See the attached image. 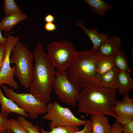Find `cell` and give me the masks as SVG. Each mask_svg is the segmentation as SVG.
<instances>
[{
  "label": "cell",
  "instance_id": "cell-1",
  "mask_svg": "<svg viewBox=\"0 0 133 133\" xmlns=\"http://www.w3.org/2000/svg\"><path fill=\"white\" fill-rule=\"evenodd\" d=\"M33 54L35 64L29 88L30 93L47 104L50 101L56 68L45 53L41 43H37Z\"/></svg>",
  "mask_w": 133,
  "mask_h": 133
},
{
  "label": "cell",
  "instance_id": "cell-2",
  "mask_svg": "<svg viewBox=\"0 0 133 133\" xmlns=\"http://www.w3.org/2000/svg\"><path fill=\"white\" fill-rule=\"evenodd\" d=\"M78 101V111L86 115L103 114L116 118L113 110L117 101L116 90L96 84L82 89Z\"/></svg>",
  "mask_w": 133,
  "mask_h": 133
},
{
  "label": "cell",
  "instance_id": "cell-3",
  "mask_svg": "<svg viewBox=\"0 0 133 133\" xmlns=\"http://www.w3.org/2000/svg\"><path fill=\"white\" fill-rule=\"evenodd\" d=\"M99 53L92 49L84 51H77L66 70V74L69 80L80 90L96 84V60Z\"/></svg>",
  "mask_w": 133,
  "mask_h": 133
},
{
  "label": "cell",
  "instance_id": "cell-4",
  "mask_svg": "<svg viewBox=\"0 0 133 133\" xmlns=\"http://www.w3.org/2000/svg\"><path fill=\"white\" fill-rule=\"evenodd\" d=\"M33 53L20 42L12 49L10 59L11 65L14 64L15 75L21 85L29 88L31 83L34 66Z\"/></svg>",
  "mask_w": 133,
  "mask_h": 133
},
{
  "label": "cell",
  "instance_id": "cell-5",
  "mask_svg": "<svg viewBox=\"0 0 133 133\" xmlns=\"http://www.w3.org/2000/svg\"><path fill=\"white\" fill-rule=\"evenodd\" d=\"M47 105L46 112L43 118L50 121V128L62 126L79 127L84 125L88 121L76 117L69 109L62 106L57 101H50Z\"/></svg>",
  "mask_w": 133,
  "mask_h": 133
},
{
  "label": "cell",
  "instance_id": "cell-6",
  "mask_svg": "<svg viewBox=\"0 0 133 133\" xmlns=\"http://www.w3.org/2000/svg\"><path fill=\"white\" fill-rule=\"evenodd\" d=\"M1 87L6 96L28 114L30 118L35 119L40 115L46 113L47 104L31 94L17 93L12 88L6 85H3Z\"/></svg>",
  "mask_w": 133,
  "mask_h": 133
},
{
  "label": "cell",
  "instance_id": "cell-7",
  "mask_svg": "<svg viewBox=\"0 0 133 133\" xmlns=\"http://www.w3.org/2000/svg\"><path fill=\"white\" fill-rule=\"evenodd\" d=\"M47 54L57 70L66 71L77 50L74 45L66 41H55L49 44Z\"/></svg>",
  "mask_w": 133,
  "mask_h": 133
},
{
  "label": "cell",
  "instance_id": "cell-8",
  "mask_svg": "<svg viewBox=\"0 0 133 133\" xmlns=\"http://www.w3.org/2000/svg\"><path fill=\"white\" fill-rule=\"evenodd\" d=\"M52 88L60 101L71 106L76 105L79 98L80 90L69 80L66 71H55Z\"/></svg>",
  "mask_w": 133,
  "mask_h": 133
},
{
  "label": "cell",
  "instance_id": "cell-9",
  "mask_svg": "<svg viewBox=\"0 0 133 133\" xmlns=\"http://www.w3.org/2000/svg\"><path fill=\"white\" fill-rule=\"evenodd\" d=\"M6 38L7 41L5 44V57L0 72V87L5 84L17 90L18 86L14 78L16 67L14 66L11 67L10 59L12 50L19 42V38L18 36H15L10 34L7 35Z\"/></svg>",
  "mask_w": 133,
  "mask_h": 133
},
{
  "label": "cell",
  "instance_id": "cell-10",
  "mask_svg": "<svg viewBox=\"0 0 133 133\" xmlns=\"http://www.w3.org/2000/svg\"><path fill=\"white\" fill-rule=\"evenodd\" d=\"M113 110L117 117L116 121L121 125L133 121V99L128 95L117 100Z\"/></svg>",
  "mask_w": 133,
  "mask_h": 133
},
{
  "label": "cell",
  "instance_id": "cell-11",
  "mask_svg": "<svg viewBox=\"0 0 133 133\" xmlns=\"http://www.w3.org/2000/svg\"><path fill=\"white\" fill-rule=\"evenodd\" d=\"M75 24L81 28L88 36L92 42L93 45V50H97L101 45L109 38L107 34L100 33L95 28L90 29L86 28L81 20L76 21Z\"/></svg>",
  "mask_w": 133,
  "mask_h": 133
},
{
  "label": "cell",
  "instance_id": "cell-12",
  "mask_svg": "<svg viewBox=\"0 0 133 133\" xmlns=\"http://www.w3.org/2000/svg\"><path fill=\"white\" fill-rule=\"evenodd\" d=\"M116 70L118 93L123 96L129 95L130 91L133 89V82L130 73L124 72L116 68Z\"/></svg>",
  "mask_w": 133,
  "mask_h": 133
},
{
  "label": "cell",
  "instance_id": "cell-13",
  "mask_svg": "<svg viewBox=\"0 0 133 133\" xmlns=\"http://www.w3.org/2000/svg\"><path fill=\"white\" fill-rule=\"evenodd\" d=\"M90 120L92 127V133H109L111 130V126L105 115H92Z\"/></svg>",
  "mask_w": 133,
  "mask_h": 133
},
{
  "label": "cell",
  "instance_id": "cell-14",
  "mask_svg": "<svg viewBox=\"0 0 133 133\" xmlns=\"http://www.w3.org/2000/svg\"><path fill=\"white\" fill-rule=\"evenodd\" d=\"M0 103L1 106V113L8 114L14 113L30 118L28 114L12 100L5 96L2 91L1 87H0Z\"/></svg>",
  "mask_w": 133,
  "mask_h": 133
},
{
  "label": "cell",
  "instance_id": "cell-15",
  "mask_svg": "<svg viewBox=\"0 0 133 133\" xmlns=\"http://www.w3.org/2000/svg\"><path fill=\"white\" fill-rule=\"evenodd\" d=\"M121 38L116 35L112 36L103 42L97 50L101 55L105 56H113L116 50L121 47Z\"/></svg>",
  "mask_w": 133,
  "mask_h": 133
},
{
  "label": "cell",
  "instance_id": "cell-16",
  "mask_svg": "<svg viewBox=\"0 0 133 133\" xmlns=\"http://www.w3.org/2000/svg\"><path fill=\"white\" fill-rule=\"evenodd\" d=\"M116 70L115 66L95 79L96 84L100 86L117 90Z\"/></svg>",
  "mask_w": 133,
  "mask_h": 133
},
{
  "label": "cell",
  "instance_id": "cell-17",
  "mask_svg": "<svg viewBox=\"0 0 133 133\" xmlns=\"http://www.w3.org/2000/svg\"><path fill=\"white\" fill-rule=\"evenodd\" d=\"M96 73L95 79L115 66L113 56H105L100 53L96 58Z\"/></svg>",
  "mask_w": 133,
  "mask_h": 133
},
{
  "label": "cell",
  "instance_id": "cell-18",
  "mask_svg": "<svg viewBox=\"0 0 133 133\" xmlns=\"http://www.w3.org/2000/svg\"><path fill=\"white\" fill-rule=\"evenodd\" d=\"M27 18V15L23 13L5 16L0 22V29L7 33L14 26Z\"/></svg>",
  "mask_w": 133,
  "mask_h": 133
},
{
  "label": "cell",
  "instance_id": "cell-19",
  "mask_svg": "<svg viewBox=\"0 0 133 133\" xmlns=\"http://www.w3.org/2000/svg\"><path fill=\"white\" fill-rule=\"evenodd\" d=\"M84 1L91 11L102 17L105 16L106 12L113 9L110 4L102 0H84Z\"/></svg>",
  "mask_w": 133,
  "mask_h": 133
},
{
  "label": "cell",
  "instance_id": "cell-20",
  "mask_svg": "<svg viewBox=\"0 0 133 133\" xmlns=\"http://www.w3.org/2000/svg\"><path fill=\"white\" fill-rule=\"evenodd\" d=\"M113 56L115 66L117 69L124 72H130L128 59L124 52L119 48L117 49Z\"/></svg>",
  "mask_w": 133,
  "mask_h": 133
},
{
  "label": "cell",
  "instance_id": "cell-21",
  "mask_svg": "<svg viewBox=\"0 0 133 133\" xmlns=\"http://www.w3.org/2000/svg\"><path fill=\"white\" fill-rule=\"evenodd\" d=\"M3 8L5 16L23 13L14 0H4Z\"/></svg>",
  "mask_w": 133,
  "mask_h": 133
},
{
  "label": "cell",
  "instance_id": "cell-22",
  "mask_svg": "<svg viewBox=\"0 0 133 133\" xmlns=\"http://www.w3.org/2000/svg\"><path fill=\"white\" fill-rule=\"evenodd\" d=\"M41 133H73L79 130V127L72 126H58L50 128L49 131L42 128H40Z\"/></svg>",
  "mask_w": 133,
  "mask_h": 133
},
{
  "label": "cell",
  "instance_id": "cell-23",
  "mask_svg": "<svg viewBox=\"0 0 133 133\" xmlns=\"http://www.w3.org/2000/svg\"><path fill=\"white\" fill-rule=\"evenodd\" d=\"M8 130L14 133H28L26 129L17 120L13 119L8 120Z\"/></svg>",
  "mask_w": 133,
  "mask_h": 133
},
{
  "label": "cell",
  "instance_id": "cell-24",
  "mask_svg": "<svg viewBox=\"0 0 133 133\" xmlns=\"http://www.w3.org/2000/svg\"><path fill=\"white\" fill-rule=\"evenodd\" d=\"M17 120L26 129L28 133H41L38 127L33 125L32 123L27 120L25 117L18 116Z\"/></svg>",
  "mask_w": 133,
  "mask_h": 133
},
{
  "label": "cell",
  "instance_id": "cell-25",
  "mask_svg": "<svg viewBox=\"0 0 133 133\" xmlns=\"http://www.w3.org/2000/svg\"><path fill=\"white\" fill-rule=\"evenodd\" d=\"M6 113H0V133H3L8 130V116Z\"/></svg>",
  "mask_w": 133,
  "mask_h": 133
},
{
  "label": "cell",
  "instance_id": "cell-26",
  "mask_svg": "<svg viewBox=\"0 0 133 133\" xmlns=\"http://www.w3.org/2000/svg\"><path fill=\"white\" fill-rule=\"evenodd\" d=\"M109 133H123L121 124L116 121L111 126Z\"/></svg>",
  "mask_w": 133,
  "mask_h": 133
},
{
  "label": "cell",
  "instance_id": "cell-27",
  "mask_svg": "<svg viewBox=\"0 0 133 133\" xmlns=\"http://www.w3.org/2000/svg\"><path fill=\"white\" fill-rule=\"evenodd\" d=\"M121 125L123 133H133V121Z\"/></svg>",
  "mask_w": 133,
  "mask_h": 133
},
{
  "label": "cell",
  "instance_id": "cell-28",
  "mask_svg": "<svg viewBox=\"0 0 133 133\" xmlns=\"http://www.w3.org/2000/svg\"><path fill=\"white\" fill-rule=\"evenodd\" d=\"M92 127L90 120H88V122L84 125V126L81 130H79L73 133H92Z\"/></svg>",
  "mask_w": 133,
  "mask_h": 133
},
{
  "label": "cell",
  "instance_id": "cell-29",
  "mask_svg": "<svg viewBox=\"0 0 133 133\" xmlns=\"http://www.w3.org/2000/svg\"><path fill=\"white\" fill-rule=\"evenodd\" d=\"M5 45H0V72L6 54Z\"/></svg>",
  "mask_w": 133,
  "mask_h": 133
},
{
  "label": "cell",
  "instance_id": "cell-30",
  "mask_svg": "<svg viewBox=\"0 0 133 133\" xmlns=\"http://www.w3.org/2000/svg\"><path fill=\"white\" fill-rule=\"evenodd\" d=\"M44 28L46 31L49 32H53L57 29L56 25L53 23H46Z\"/></svg>",
  "mask_w": 133,
  "mask_h": 133
},
{
  "label": "cell",
  "instance_id": "cell-31",
  "mask_svg": "<svg viewBox=\"0 0 133 133\" xmlns=\"http://www.w3.org/2000/svg\"><path fill=\"white\" fill-rule=\"evenodd\" d=\"M45 21L47 23H53L55 21V18L54 16L51 14L46 15L44 18Z\"/></svg>",
  "mask_w": 133,
  "mask_h": 133
},
{
  "label": "cell",
  "instance_id": "cell-32",
  "mask_svg": "<svg viewBox=\"0 0 133 133\" xmlns=\"http://www.w3.org/2000/svg\"><path fill=\"white\" fill-rule=\"evenodd\" d=\"M7 41L6 37H4L2 34L0 29V45H5Z\"/></svg>",
  "mask_w": 133,
  "mask_h": 133
},
{
  "label": "cell",
  "instance_id": "cell-33",
  "mask_svg": "<svg viewBox=\"0 0 133 133\" xmlns=\"http://www.w3.org/2000/svg\"><path fill=\"white\" fill-rule=\"evenodd\" d=\"M7 133H14L12 132L9 130H8L7 131Z\"/></svg>",
  "mask_w": 133,
  "mask_h": 133
},
{
  "label": "cell",
  "instance_id": "cell-34",
  "mask_svg": "<svg viewBox=\"0 0 133 133\" xmlns=\"http://www.w3.org/2000/svg\"><path fill=\"white\" fill-rule=\"evenodd\" d=\"M3 133H7V131H5Z\"/></svg>",
  "mask_w": 133,
  "mask_h": 133
},
{
  "label": "cell",
  "instance_id": "cell-35",
  "mask_svg": "<svg viewBox=\"0 0 133 133\" xmlns=\"http://www.w3.org/2000/svg\"></svg>",
  "mask_w": 133,
  "mask_h": 133
}]
</instances>
